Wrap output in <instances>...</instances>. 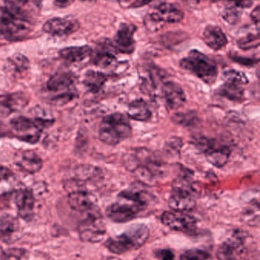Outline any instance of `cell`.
<instances>
[{"label": "cell", "mask_w": 260, "mask_h": 260, "mask_svg": "<svg viewBox=\"0 0 260 260\" xmlns=\"http://www.w3.org/2000/svg\"><path fill=\"white\" fill-rule=\"evenodd\" d=\"M150 230L143 224L130 226L122 235L109 238L105 243V247L111 253L123 254L131 250H137L148 241Z\"/></svg>", "instance_id": "obj_1"}, {"label": "cell", "mask_w": 260, "mask_h": 260, "mask_svg": "<svg viewBox=\"0 0 260 260\" xmlns=\"http://www.w3.org/2000/svg\"><path fill=\"white\" fill-rule=\"evenodd\" d=\"M132 128L127 116L120 113L106 116L99 126L100 140L106 145L115 146L131 137Z\"/></svg>", "instance_id": "obj_2"}, {"label": "cell", "mask_w": 260, "mask_h": 260, "mask_svg": "<svg viewBox=\"0 0 260 260\" xmlns=\"http://www.w3.org/2000/svg\"><path fill=\"white\" fill-rule=\"evenodd\" d=\"M180 67L208 85L215 83L218 77L216 63L198 50H191L189 55L180 61Z\"/></svg>", "instance_id": "obj_3"}, {"label": "cell", "mask_w": 260, "mask_h": 260, "mask_svg": "<svg viewBox=\"0 0 260 260\" xmlns=\"http://www.w3.org/2000/svg\"><path fill=\"white\" fill-rule=\"evenodd\" d=\"M32 30L30 20L0 9V39L19 41L25 39Z\"/></svg>", "instance_id": "obj_4"}, {"label": "cell", "mask_w": 260, "mask_h": 260, "mask_svg": "<svg viewBox=\"0 0 260 260\" xmlns=\"http://www.w3.org/2000/svg\"><path fill=\"white\" fill-rule=\"evenodd\" d=\"M168 203L174 211L186 212L193 209L196 204V197L193 187L188 180L180 179L176 182Z\"/></svg>", "instance_id": "obj_5"}, {"label": "cell", "mask_w": 260, "mask_h": 260, "mask_svg": "<svg viewBox=\"0 0 260 260\" xmlns=\"http://www.w3.org/2000/svg\"><path fill=\"white\" fill-rule=\"evenodd\" d=\"M223 77L224 83L218 89V94L229 100H242L245 86L249 82L245 74L242 72L230 70L224 72Z\"/></svg>", "instance_id": "obj_6"}, {"label": "cell", "mask_w": 260, "mask_h": 260, "mask_svg": "<svg viewBox=\"0 0 260 260\" xmlns=\"http://www.w3.org/2000/svg\"><path fill=\"white\" fill-rule=\"evenodd\" d=\"M81 239L85 242L99 243L106 234V228L97 209L86 214V217L79 226Z\"/></svg>", "instance_id": "obj_7"}, {"label": "cell", "mask_w": 260, "mask_h": 260, "mask_svg": "<svg viewBox=\"0 0 260 260\" xmlns=\"http://www.w3.org/2000/svg\"><path fill=\"white\" fill-rule=\"evenodd\" d=\"M247 237L242 232H236L222 243L217 251L218 260H242L247 251Z\"/></svg>", "instance_id": "obj_8"}, {"label": "cell", "mask_w": 260, "mask_h": 260, "mask_svg": "<svg viewBox=\"0 0 260 260\" xmlns=\"http://www.w3.org/2000/svg\"><path fill=\"white\" fill-rule=\"evenodd\" d=\"M198 146L206 154L208 161L216 168H222L228 161L230 150L227 145H221L213 139L203 138L198 141Z\"/></svg>", "instance_id": "obj_9"}, {"label": "cell", "mask_w": 260, "mask_h": 260, "mask_svg": "<svg viewBox=\"0 0 260 260\" xmlns=\"http://www.w3.org/2000/svg\"><path fill=\"white\" fill-rule=\"evenodd\" d=\"M143 210L138 205L118 197V201L107 208L106 215L114 222L125 223L134 219Z\"/></svg>", "instance_id": "obj_10"}, {"label": "cell", "mask_w": 260, "mask_h": 260, "mask_svg": "<svg viewBox=\"0 0 260 260\" xmlns=\"http://www.w3.org/2000/svg\"><path fill=\"white\" fill-rule=\"evenodd\" d=\"M161 221L169 229L184 233L193 232L197 228L196 219L185 212H165L162 215Z\"/></svg>", "instance_id": "obj_11"}, {"label": "cell", "mask_w": 260, "mask_h": 260, "mask_svg": "<svg viewBox=\"0 0 260 260\" xmlns=\"http://www.w3.org/2000/svg\"><path fill=\"white\" fill-rule=\"evenodd\" d=\"M11 126L16 137L23 142L35 144L41 138V128L27 117H15L11 120Z\"/></svg>", "instance_id": "obj_12"}, {"label": "cell", "mask_w": 260, "mask_h": 260, "mask_svg": "<svg viewBox=\"0 0 260 260\" xmlns=\"http://www.w3.org/2000/svg\"><path fill=\"white\" fill-rule=\"evenodd\" d=\"M137 27L134 24L122 23L118 29L112 42L116 51L124 54H131L135 50L136 41L134 34Z\"/></svg>", "instance_id": "obj_13"}, {"label": "cell", "mask_w": 260, "mask_h": 260, "mask_svg": "<svg viewBox=\"0 0 260 260\" xmlns=\"http://www.w3.org/2000/svg\"><path fill=\"white\" fill-rule=\"evenodd\" d=\"M44 0H0V9L30 20Z\"/></svg>", "instance_id": "obj_14"}, {"label": "cell", "mask_w": 260, "mask_h": 260, "mask_svg": "<svg viewBox=\"0 0 260 260\" xmlns=\"http://www.w3.org/2000/svg\"><path fill=\"white\" fill-rule=\"evenodd\" d=\"M80 24L77 20L70 18H53L47 20L44 25L43 30L52 36H69L77 31Z\"/></svg>", "instance_id": "obj_15"}, {"label": "cell", "mask_w": 260, "mask_h": 260, "mask_svg": "<svg viewBox=\"0 0 260 260\" xmlns=\"http://www.w3.org/2000/svg\"><path fill=\"white\" fill-rule=\"evenodd\" d=\"M21 236V228L16 218L10 215L0 217V241L6 244H12Z\"/></svg>", "instance_id": "obj_16"}, {"label": "cell", "mask_w": 260, "mask_h": 260, "mask_svg": "<svg viewBox=\"0 0 260 260\" xmlns=\"http://www.w3.org/2000/svg\"><path fill=\"white\" fill-rule=\"evenodd\" d=\"M68 203L73 210L82 213L88 214L96 209L94 197L85 189L70 192Z\"/></svg>", "instance_id": "obj_17"}, {"label": "cell", "mask_w": 260, "mask_h": 260, "mask_svg": "<svg viewBox=\"0 0 260 260\" xmlns=\"http://www.w3.org/2000/svg\"><path fill=\"white\" fill-rule=\"evenodd\" d=\"M163 98L166 106L170 110H178L186 102V96L183 88L174 82H167L163 87Z\"/></svg>", "instance_id": "obj_18"}, {"label": "cell", "mask_w": 260, "mask_h": 260, "mask_svg": "<svg viewBox=\"0 0 260 260\" xmlns=\"http://www.w3.org/2000/svg\"><path fill=\"white\" fill-rule=\"evenodd\" d=\"M116 50L109 40H103L99 44L96 53L92 54L93 62L96 67L107 68L116 61Z\"/></svg>", "instance_id": "obj_19"}, {"label": "cell", "mask_w": 260, "mask_h": 260, "mask_svg": "<svg viewBox=\"0 0 260 260\" xmlns=\"http://www.w3.org/2000/svg\"><path fill=\"white\" fill-rule=\"evenodd\" d=\"M15 162L18 168L29 174H35L42 168L43 161L35 151L27 150L15 155Z\"/></svg>", "instance_id": "obj_20"}, {"label": "cell", "mask_w": 260, "mask_h": 260, "mask_svg": "<svg viewBox=\"0 0 260 260\" xmlns=\"http://www.w3.org/2000/svg\"><path fill=\"white\" fill-rule=\"evenodd\" d=\"M203 41L208 47L214 50H219L226 47L228 40L221 27L217 25H208L203 34Z\"/></svg>", "instance_id": "obj_21"}, {"label": "cell", "mask_w": 260, "mask_h": 260, "mask_svg": "<svg viewBox=\"0 0 260 260\" xmlns=\"http://www.w3.org/2000/svg\"><path fill=\"white\" fill-rule=\"evenodd\" d=\"M15 205L18 215L24 220H30L33 216L35 198L29 189H21L15 195Z\"/></svg>", "instance_id": "obj_22"}, {"label": "cell", "mask_w": 260, "mask_h": 260, "mask_svg": "<svg viewBox=\"0 0 260 260\" xmlns=\"http://www.w3.org/2000/svg\"><path fill=\"white\" fill-rule=\"evenodd\" d=\"M153 13L164 24L179 23L184 18V13L181 9L168 3L159 5Z\"/></svg>", "instance_id": "obj_23"}, {"label": "cell", "mask_w": 260, "mask_h": 260, "mask_svg": "<svg viewBox=\"0 0 260 260\" xmlns=\"http://www.w3.org/2000/svg\"><path fill=\"white\" fill-rule=\"evenodd\" d=\"M28 99L24 93L15 92L0 95V108L9 112H16L25 108Z\"/></svg>", "instance_id": "obj_24"}, {"label": "cell", "mask_w": 260, "mask_h": 260, "mask_svg": "<svg viewBox=\"0 0 260 260\" xmlns=\"http://www.w3.org/2000/svg\"><path fill=\"white\" fill-rule=\"evenodd\" d=\"M93 49L89 46L66 47L60 50L59 55L62 59L71 63L80 62L90 57L93 54Z\"/></svg>", "instance_id": "obj_25"}, {"label": "cell", "mask_w": 260, "mask_h": 260, "mask_svg": "<svg viewBox=\"0 0 260 260\" xmlns=\"http://www.w3.org/2000/svg\"><path fill=\"white\" fill-rule=\"evenodd\" d=\"M47 89L52 92L67 93L74 91L73 79L67 73H60L52 76L47 83Z\"/></svg>", "instance_id": "obj_26"}, {"label": "cell", "mask_w": 260, "mask_h": 260, "mask_svg": "<svg viewBox=\"0 0 260 260\" xmlns=\"http://www.w3.org/2000/svg\"><path fill=\"white\" fill-rule=\"evenodd\" d=\"M128 117L137 121H148L151 117V111L143 99L133 101L128 108Z\"/></svg>", "instance_id": "obj_27"}, {"label": "cell", "mask_w": 260, "mask_h": 260, "mask_svg": "<svg viewBox=\"0 0 260 260\" xmlns=\"http://www.w3.org/2000/svg\"><path fill=\"white\" fill-rule=\"evenodd\" d=\"M106 82V75L94 70L86 72L83 79L84 85L93 93L100 91Z\"/></svg>", "instance_id": "obj_28"}, {"label": "cell", "mask_w": 260, "mask_h": 260, "mask_svg": "<svg viewBox=\"0 0 260 260\" xmlns=\"http://www.w3.org/2000/svg\"><path fill=\"white\" fill-rule=\"evenodd\" d=\"M26 251L23 249L11 248L3 250L0 247V260H26Z\"/></svg>", "instance_id": "obj_29"}, {"label": "cell", "mask_w": 260, "mask_h": 260, "mask_svg": "<svg viewBox=\"0 0 260 260\" xmlns=\"http://www.w3.org/2000/svg\"><path fill=\"white\" fill-rule=\"evenodd\" d=\"M259 45V34H250L247 36L243 37L241 39L238 40V46L240 49L244 50H250V49L256 48Z\"/></svg>", "instance_id": "obj_30"}, {"label": "cell", "mask_w": 260, "mask_h": 260, "mask_svg": "<svg viewBox=\"0 0 260 260\" xmlns=\"http://www.w3.org/2000/svg\"><path fill=\"white\" fill-rule=\"evenodd\" d=\"M9 60L14 68L18 72L25 71L30 67L29 59L21 53H15L9 58Z\"/></svg>", "instance_id": "obj_31"}, {"label": "cell", "mask_w": 260, "mask_h": 260, "mask_svg": "<svg viewBox=\"0 0 260 260\" xmlns=\"http://www.w3.org/2000/svg\"><path fill=\"white\" fill-rule=\"evenodd\" d=\"M143 24L148 30L156 32L164 27L165 24L157 18L153 12L148 13L143 19Z\"/></svg>", "instance_id": "obj_32"}, {"label": "cell", "mask_w": 260, "mask_h": 260, "mask_svg": "<svg viewBox=\"0 0 260 260\" xmlns=\"http://www.w3.org/2000/svg\"><path fill=\"white\" fill-rule=\"evenodd\" d=\"M210 257L209 253L199 249H192L183 253L180 260H207Z\"/></svg>", "instance_id": "obj_33"}, {"label": "cell", "mask_w": 260, "mask_h": 260, "mask_svg": "<svg viewBox=\"0 0 260 260\" xmlns=\"http://www.w3.org/2000/svg\"><path fill=\"white\" fill-rule=\"evenodd\" d=\"M76 174L78 180L81 181L92 180L96 175V169L91 166H79L76 168Z\"/></svg>", "instance_id": "obj_34"}, {"label": "cell", "mask_w": 260, "mask_h": 260, "mask_svg": "<svg viewBox=\"0 0 260 260\" xmlns=\"http://www.w3.org/2000/svg\"><path fill=\"white\" fill-rule=\"evenodd\" d=\"M240 17L241 13L238 10V8L235 6L227 8L223 12V18L230 24L236 23Z\"/></svg>", "instance_id": "obj_35"}, {"label": "cell", "mask_w": 260, "mask_h": 260, "mask_svg": "<svg viewBox=\"0 0 260 260\" xmlns=\"http://www.w3.org/2000/svg\"><path fill=\"white\" fill-rule=\"evenodd\" d=\"M152 0H119V4L123 9H137L143 7Z\"/></svg>", "instance_id": "obj_36"}, {"label": "cell", "mask_w": 260, "mask_h": 260, "mask_svg": "<svg viewBox=\"0 0 260 260\" xmlns=\"http://www.w3.org/2000/svg\"><path fill=\"white\" fill-rule=\"evenodd\" d=\"M11 180H12V177L7 180H0V195H3L13 189V185Z\"/></svg>", "instance_id": "obj_37"}, {"label": "cell", "mask_w": 260, "mask_h": 260, "mask_svg": "<svg viewBox=\"0 0 260 260\" xmlns=\"http://www.w3.org/2000/svg\"><path fill=\"white\" fill-rule=\"evenodd\" d=\"M156 255H157V257L160 260H175L174 253L168 249L158 250L156 253Z\"/></svg>", "instance_id": "obj_38"}, {"label": "cell", "mask_w": 260, "mask_h": 260, "mask_svg": "<svg viewBox=\"0 0 260 260\" xmlns=\"http://www.w3.org/2000/svg\"><path fill=\"white\" fill-rule=\"evenodd\" d=\"M233 3L234 6L238 8H248L253 4V0H227Z\"/></svg>", "instance_id": "obj_39"}, {"label": "cell", "mask_w": 260, "mask_h": 260, "mask_svg": "<svg viewBox=\"0 0 260 260\" xmlns=\"http://www.w3.org/2000/svg\"><path fill=\"white\" fill-rule=\"evenodd\" d=\"M13 177V174L9 168L0 165V180H7V179L12 178Z\"/></svg>", "instance_id": "obj_40"}, {"label": "cell", "mask_w": 260, "mask_h": 260, "mask_svg": "<svg viewBox=\"0 0 260 260\" xmlns=\"http://www.w3.org/2000/svg\"><path fill=\"white\" fill-rule=\"evenodd\" d=\"M252 21H253L255 24H256V27H257V30H259V21H260V10L259 6H256L254 10L252 12L251 15Z\"/></svg>", "instance_id": "obj_41"}, {"label": "cell", "mask_w": 260, "mask_h": 260, "mask_svg": "<svg viewBox=\"0 0 260 260\" xmlns=\"http://www.w3.org/2000/svg\"><path fill=\"white\" fill-rule=\"evenodd\" d=\"M75 0H53V5L59 9H65L71 6Z\"/></svg>", "instance_id": "obj_42"}, {"label": "cell", "mask_w": 260, "mask_h": 260, "mask_svg": "<svg viewBox=\"0 0 260 260\" xmlns=\"http://www.w3.org/2000/svg\"><path fill=\"white\" fill-rule=\"evenodd\" d=\"M80 1H82V2H93V1H94V0H80Z\"/></svg>", "instance_id": "obj_43"}]
</instances>
